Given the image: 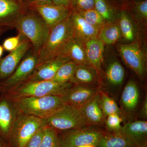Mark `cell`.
<instances>
[{"mask_svg":"<svg viewBox=\"0 0 147 147\" xmlns=\"http://www.w3.org/2000/svg\"><path fill=\"white\" fill-rule=\"evenodd\" d=\"M74 38L69 16L50 29L47 39L37 53L36 67L60 55L66 45Z\"/></svg>","mask_w":147,"mask_h":147,"instance_id":"1","label":"cell"},{"mask_svg":"<svg viewBox=\"0 0 147 147\" xmlns=\"http://www.w3.org/2000/svg\"><path fill=\"white\" fill-rule=\"evenodd\" d=\"M15 103L17 108L25 115L43 120L49 118L65 105L58 96L18 98Z\"/></svg>","mask_w":147,"mask_h":147,"instance_id":"2","label":"cell"},{"mask_svg":"<svg viewBox=\"0 0 147 147\" xmlns=\"http://www.w3.org/2000/svg\"><path fill=\"white\" fill-rule=\"evenodd\" d=\"M13 26L19 32V34L30 41L36 54L44 44L50 30L40 16L34 14L19 16Z\"/></svg>","mask_w":147,"mask_h":147,"instance_id":"3","label":"cell"},{"mask_svg":"<svg viewBox=\"0 0 147 147\" xmlns=\"http://www.w3.org/2000/svg\"><path fill=\"white\" fill-rule=\"evenodd\" d=\"M43 123L44 126L53 127L58 132L90 125L80 107L66 104L43 120Z\"/></svg>","mask_w":147,"mask_h":147,"instance_id":"4","label":"cell"},{"mask_svg":"<svg viewBox=\"0 0 147 147\" xmlns=\"http://www.w3.org/2000/svg\"><path fill=\"white\" fill-rule=\"evenodd\" d=\"M99 126L88 125L58 132L60 147H77L85 145L96 146L105 130Z\"/></svg>","mask_w":147,"mask_h":147,"instance_id":"5","label":"cell"},{"mask_svg":"<svg viewBox=\"0 0 147 147\" xmlns=\"http://www.w3.org/2000/svg\"><path fill=\"white\" fill-rule=\"evenodd\" d=\"M43 120L25 115L19 117L8 137L9 147H26L33 136L43 125Z\"/></svg>","mask_w":147,"mask_h":147,"instance_id":"6","label":"cell"},{"mask_svg":"<svg viewBox=\"0 0 147 147\" xmlns=\"http://www.w3.org/2000/svg\"><path fill=\"white\" fill-rule=\"evenodd\" d=\"M73 84L71 82L59 83L53 80L28 82L16 91L18 98L58 96H60Z\"/></svg>","mask_w":147,"mask_h":147,"instance_id":"7","label":"cell"},{"mask_svg":"<svg viewBox=\"0 0 147 147\" xmlns=\"http://www.w3.org/2000/svg\"><path fill=\"white\" fill-rule=\"evenodd\" d=\"M119 51L125 64L135 73L143 78L146 71L144 54L138 43L122 44L119 46Z\"/></svg>","mask_w":147,"mask_h":147,"instance_id":"8","label":"cell"},{"mask_svg":"<svg viewBox=\"0 0 147 147\" xmlns=\"http://www.w3.org/2000/svg\"><path fill=\"white\" fill-rule=\"evenodd\" d=\"M100 90V86L74 85L61 96L65 104L81 107Z\"/></svg>","mask_w":147,"mask_h":147,"instance_id":"9","label":"cell"},{"mask_svg":"<svg viewBox=\"0 0 147 147\" xmlns=\"http://www.w3.org/2000/svg\"><path fill=\"white\" fill-rule=\"evenodd\" d=\"M30 44L31 42L26 38V39H21L19 45L15 50L0 60L1 78H7L13 73L28 51Z\"/></svg>","mask_w":147,"mask_h":147,"instance_id":"10","label":"cell"},{"mask_svg":"<svg viewBox=\"0 0 147 147\" xmlns=\"http://www.w3.org/2000/svg\"><path fill=\"white\" fill-rule=\"evenodd\" d=\"M69 18L74 37L83 45L90 40L98 38L99 30L86 21L78 11L71 12Z\"/></svg>","mask_w":147,"mask_h":147,"instance_id":"11","label":"cell"},{"mask_svg":"<svg viewBox=\"0 0 147 147\" xmlns=\"http://www.w3.org/2000/svg\"><path fill=\"white\" fill-rule=\"evenodd\" d=\"M33 5L35 10L50 29L68 18L71 13L67 7L52 3Z\"/></svg>","mask_w":147,"mask_h":147,"instance_id":"12","label":"cell"},{"mask_svg":"<svg viewBox=\"0 0 147 147\" xmlns=\"http://www.w3.org/2000/svg\"><path fill=\"white\" fill-rule=\"evenodd\" d=\"M37 62V56L33 52L19 63L5 81V85L9 87L15 86L29 79L36 68Z\"/></svg>","mask_w":147,"mask_h":147,"instance_id":"13","label":"cell"},{"mask_svg":"<svg viewBox=\"0 0 147 147\" xmlns=\"http://www.w3.org/2000/svg\"><path fill=\"white\" fill-rule=\"evenodd\" d=\"M70 60L60 55L36 67L29 77L28 82H37L51 80L63 65Z\"/></svg>","mask_w":147,"mask_h":147,"instance_id":"14","label":"cell"},{"mask_svg":"<svg viewBox=\"0 0 147 147\" xmlns=\"http://www.w3.org/2000/svg\"><path fill=\"white\" fill-rule=\"evenodd\" d=\"M121 131L135 147H147V121L129 122L122 126Z\"/></svg>","mask_w":147,"mask_h":147,"instance_id":"15","label":"cell"},{"mask_svg":"<svg viewBox=\"0 0 147 147\" xmlns=\"http://www.w3.org/2000/svg\"><path fill=\"white\" fill-rule=\"evenodd\" d=\"M99 91L80 107L90 125L101 126L104 124L105 117L99 104Z\"/></svg>","mask_w":147,"mask_h":147,"instance_id":"16","label":"cell"},{"mask_svg":"<svg viewBox=\"0 0 147 147\" xmlns=\"http://www.w3.org/2000/svg\"><path fill=\"white\" fill-rule=\"evenodd\" d=\"M84 46L88 62L99 75L101 70L104 43L96 38L87 41Z\"/></svg>","mask_w":147,"mask_h":147,"instance_id":"17","label":"cell"},{"mask_svg":"<svg viewBox=\"0 0 147 147\" xmlns=\"http://www.w3.org/2000/svg\"><path fill=\"white\" fill-rule=\"evenodd\" d=\"M98 75L90 65H78L70 82L73 85L100 86L96 85Z\"/></svg>","mask_w":147,"mask_h":147,"instance_id":"18","label":"cell"},{"mask_svg":"<svg viewBox=\"0 0 147 147\" xmlns=\"http://www.w3.org/2000/svg\"><path fill=\"white\" fill-rule=\"evenodd\" d=\"M130 140L121 131L105 130L96 147H134Z\"/></svg>","mask_w":147,"mask_h":147,"instance_id":"19","label":"cell"},{"mask_svg":"<svg viewBox=\"0 0 147 147\" xmlns=\"http://www.w3.org/2000/svg\"><path fill=\"white\" fill-rule=\"evenodd\" d=\"M139 99V90L137 84L134 81H129L124 88L121 96L123 107L127 112H132L137 108Z\"/></svg>","mask_w":147,"mask_h":147,"instance_id":"20","label":"cell"},{"mask_svg":"<svg viewBox=\"0 0 147 147\" xmlns=\"http://www.w3.org/2000/svg\"><path fill=\"white\" fill-rule=\"evenodd\" d=\"M78 65L88 64L84 45L74 38L64 48L61 55Z\"/></svg>","mask_w":147,"mask_h":147,"instance_id":"21","label":"cell"},{"mask_svg":"<svg viewBox=\"0 0 147 147\" xmlns=\"http://www.w3.org/2000/svg\"><path fill=\"white\" fill-rule=\"evenodd\" d=\"M19 9L20 7L14 0H0V24L13 26L11 19L16 21L15 16Z\"/></svg>","mask_w":147,"mask_h":147,"instance_id":"22","label":"cell"},{"mask_svg":"<svg viewBox=\"0 0 147 147\" xmlns=\"http://www.w3.org/2000/svg\"><path fill=\"white\" fill-rule=\"evenodd\" d=\"M13 114L9 103L4 100L0 102V132L8 137L13 125Z\"/></svg>","mask_w":147,"mask_h":147,"instance_id":"23","label":"cell"},{"mask_svg":"<svg viewBox=\"0 0 147 147\" xmlns=\"http://www.w3.org/2000/svg\"><path fill=\"white\" fill-rule=\"evenodd\" d=\"M121 34L119 25L116 24H105L100 30L98 38L104 44L110 45L118 41L121 36Z\"/></svg>","mask_w":147,"mask_h":147,"instance_id":"24","label":"cell"},{"mask_svg":"<svg viewBox=\"0 0 147 147\" xmlns=\"http://www.w3.org/2000/svg\"><path fill=\"white\" fill-rule=\"evenodd\" d=\"M106 76L110 84L114 86H120L124 79L125 71L123 67L119 62H113L107 68Z\"/></svg>","mask_w":147,"mask_h":147,"instance_id":"25","label":"cell"},{"mask_svg":"<svg viewBox=\"0 0 147 147\" xmlns=\"http://www.w3.org/2000/svg\"><path fill=\"white\" fill-rule=\"evenodd\" d=\"M99 101L105 118L109 115L114 114H119L121 115V110L115 100L101 90L99 91Z\"/></svg>","mask_w":147,"mask_h":147,"instance_id":"26","label":"cell"},{"mask_svg":"<svg viewBox=\"0 0 147 147\" xmlns=\"http://www.w3.org/2000/svg\"><path fill=\"white\" fill-rule=\"evenodd\" d=\"M77 65V63L71 61L65 63L58 69L51 80L59 83L70 82Z\"/></svg>","mask_w":147,"mask_h":147,"instance_id":"27","label":"cell"},{"mask_svg":"<svg viewBox=\"0 0 147 147\" xmlns=\"http://www.w3.org/2000/svg\"><path fill=\"white\" fill-rule=\"evenodd\" d=\"M40 147H60L58 131L53 127L44 126Z\"/></svg>","mask_w":147,"mask_h":147,"instance_id":"28","label":"cell"},{"mask_svg":"<svg viewBox=\"0 0 147 147\" xmlns=\"http://www.w3.org/2000/svg\"><path fill=\"white\" fill-rule=\"evenodd\" d=\"M78 12L86 21L99 31L106 24L105 21L94 8L90 10L79 11Z\"/></svg>","mask_w":147,"mask_h":147,"instance_id":"29","label":"cell"},{"mask_svg":"<svg viewBox=\"0 0 147 147\" xmlns=\"http://www.w3.org/2000/svg\"><path fill=\"white\" fill-rule=\"evenodd\" d=\"M119 27L121 34L125 39L127 41H132L134 38V28L131 20L125 12L121 14Z\"/></svg>","mask_w":147,"mask_h":147,"instance_id":"30","label":"cell"},{"mask_svg":"<svg viewBox=\"0 0 147 147\" xmlns=\"http://www.w3.org/2000/svg\"><path fill=\"white\" fill-rule=\"evenodd\" d=\"M94 9L105 22H110L113 19V10L104 0H94Z\"/></svg>","mask_w":147,"mask_h":147,"instance_id":"31","label":"cell"},{"mask_svg":"<svg viewBox=\"0 0 147 147\" xmlns=\"http://www.w3.org/2000/svg\"><path fill=\"white\" fill-rule=\"evenodd\" d=\"M122 117L119 114L109 115L105 118V122L106 128L110 131H120L121 128Z\"/></svg>","mask_w":147,"mask_h":147,"instance_id":"32","label":"cell"},{"mask_svg":"<svg viewBox=\"0 0 147 147\" xmlns=\"http://www.w3.org/2000/svg\"><path fill=\"white\" fill-rule=\"evenodd\" d=\"M21 37L22 36L18 34L16 36L7 38L3 43V48L6 51L11 52L18 47L21 42Z\"/></svg>","mask_w":147,"mask_h":147,"instance_id":"33","label":"cell"},{"mask_svg":"<svg viewBox=\"0 0 147 147\" xmlns=\"http://www.w3.org/2000/svg\"><path fill=\"white\" fill-rule=\"evenodd\" d=\"M44 126L39 129L28 143L26 147H40L43 134Z\"/></svg>","mask_w":147,"mask_h":147,"instance_id":"34","label":"cell"},{"mask_svg":"<svg viewBox=\"0 0 147 147\" xmlns=\"http://www.w3.org/2000/svg\"><path fill=\"white\" fill-rule=\"evenodd\" d=\"M74 3L80 11L90 10L94 8V0H75Z\"/></svg>","mask_w":147,"mask_h":147,"instance_id":"35","label":"cell"},{"mask_svg":"<svg viewBox=\"0 0 147 147\" xmlns=\"http://www.w3.org/2000/svg\"><path fill=\"white\" fill-rule=\"evenodd\" d=\"M137 10L143 18L146 19L147 17V1L145 0L139 3L137 5Z\"/></svg>","mask_w":147,"mask_h":147,"instance_id":"36","label":"cell"},{"mask_svg":"<svg viewBox=\"0 0 147 147\" xmlns=\"http://www.w3.org/2000/svg\"><path fill=\"white\" fill-rule=\"evenodd\" d=\"M52 4L56 5L68 7L71 0H51Z\"/></svg>","mask_w":147,"mask_h":147,"instance_id":"37","label":"cell"},{"mask_svg":"<svg viewBox=\"0 0 147 147\" xmlns=\"http://www.w3.org/2000/svg\"><path fill=\"white\" fill-rule=\"evenodd\" d=\"M140 115L144 118L147 117V98H146L142 104V108L140 111Z\"/></svg>","mask_w":147,"mask_h":147,"instance_id":"38","label":"cell"},{"mask_svg":"<svg viewBox=\"0 0 147 147\" xmlns=\"http://www.w3.org/2000/svg\"><path fill=\"white\" fill-rule=\"evenodd\" d=\"M33 5L50 4H52L51 0H28Z\"/></svg>","mask_w":147,"mask_h":147,"instance_id":"39","label":"cell"},{"mask_svg":"<svg viewBox=\"0 0 147 147\" xmlns=\"http://www.w3.org/2000/svg\"><path fill=\"white\" fill-rule=\"evenodd\" d=\"M3 46H1L0 45V59H1V57L2 56L3 53Z\"/></svg>","mask_w":147,"mask_h":147,"instance_id":"40","label":"cell"},{"mask_svg":"<svg viewBox=\"0 0 147 147\" xmlns=\"http://www.w3.org/2000/svg\"><path fill=\"white\" fill-rule=\"evenodd\" d=\"M0 147H9L8 146H6L5 144H4V143H3L2 142V141H1V140L0 139Z\"/></svg>","mask_w":147,"mask_h":147,"instance_id":"41","label":"cell"},{"mask_svg":"<svg viewBox=\"0 0 147 147\" xmlns=\"http://www.w3.org/2000/svg\"><path fill=\"white\" fill-rule=\"evenodd\" d=\"M77 147H96L94 145H83V146H79Z\"/></svg>","mask_w":147,"mask_h":147,"instance_id":"42","label":"cell"},{"mask_svg":"<svg viewBox=\"0 0 147 147\" xmlns=\"http://www.w3.org/2000/svg\"></svg>","mask_w":147,"mask_h":147,"instance_id":"43","label":"cell"}]
</instances>
